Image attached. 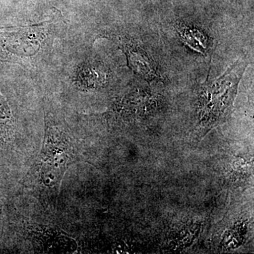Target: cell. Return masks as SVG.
Instances as JSON below:
<instances>
[{
    "label": "cell",
    "mask_w": 254,
    "mask_h": 254,
    "mask_svg": "<svg viewBox=\"0 0 254 254\" xmlns=\"http://www.w3.org/2000/svg\"><path fill=\"white\" fill-rule=\"evenodd\" d=\"M247 68V63L238 61L231 67L205 87L203 91V118L205 124H218L233 102L241 78Z\"/></svg>",
    "instance_id": "1"
},
{
    "label": "cell",
    "mask_w": 254,
    "mask_h": 254,
    "mask_svg": "<svg viewBox=\"0 0 254 254\" xmlns=\"http://www.w3.org/2000/svg\"><path fill=\"white\" fill-rule=\"evenodd\" d=\"M123 49L127 55L128 64L137 74L146 79L160 78L156 66L144 50L136 43L124 42Z\"/></svg>",
    "instance_id": "2"
},
{
    "label": "cell",
    "mask_w": 254,
    "mask_h": 254,
    "mask_svg": "<svg viewBox=\"0 0 254 254\" xmlns=\"http://www.w3.org/2000/svg\"><path fill=\"white\" fill-rule=\"evenodd\" d=\"M106 78L104 66L98 64L88 63L80 68L76 79L80 86L88 88L102 86Z\"/></svg>",
    "instance_id": "3"
},
{
    "label": "cell",
    "mask_w": 254,
    "mask_h": 254,
    "mask_svg": "<svg viewBox=\"0 0 254 254\" xmlns=\"http://www.w3.org/2000/svg\"><path fill=\"white\" fill-rule=\"evenodd\" d=\"M178 30L183 41L190 48L202 54L208 51V38L199 30L185 26H180Z\"/></svg>",
    "instance_id": "4"
},
{
    "label": "cell",
    "mask_w": 254,
    "mask_h": 254,
    "mask_svg": "<svg viewBox=\"0 0 254 254\" xmlns=\"http://www.w3.org/2000/svg\"><path fill=\"white\" fill-rule=\"evenodd\" d=\"M12 127L11 113L6 102L0 95V132L7 133L12 130Z\"/></svg>",
    "instance_id": "5"
}]
</instances>
